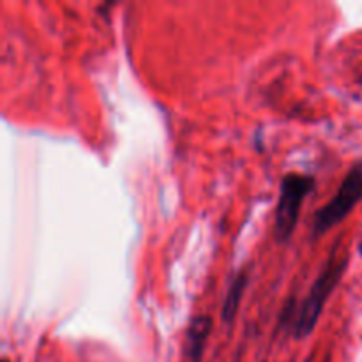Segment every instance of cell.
Wrapping results in <instances>:
<instances>
[{
	"mask_svg": "<svg viewBox=\"0 0 362 362\" xmlns=\"http://www.w3.org/2000/svg\"><path fill=\"white\" fill-rule=\"evenodd\" d=\"M336 251H338V246H334L327 264L324 265L320 274L317 276V279L313 281L303 303L293 311L285 310V318L292 317L290 331H292V336L296 339H304L313 332L329 296L334 292L336 286L341 281L343 274H345L346 265H349V257H339Z\"/></svg>",
	"mask_w": 362,
	"mask_h": 362,
	"instance_id": "6da1fadb",
	"label": "cell"
},
{
	"mask_svg": "<svg viewBox=\"0 0 362 362\" xmlns=\"http://www.w3.org/2000/svg\"><path fill=\"white\" fill-rule=\"evenodd\" d=\"M362 198V159L352 165L345 177H343L341 184H339L338 191L334 197L318 209L311 221V239L317 240L329 230L334 228L338 223H341L346 216L350 214L354 207L361 202Z\"/></svg>",
	"mask_w": 362,
	"mask_h": 362,
	"instance_id": "7a4b0ae2",
	"label": "cell"
},
{
	"mask_svg": "<svg viewBox=\"0 0 362 362\" xmlns=\"http://www.w3.org/2000/svg\"><path fill=\"white\" fill-rule=\"evenodd\" d=\"M315 187V177L310 173L288 172L279 184L278 207L274 214V237L278 243H286L292 237L299 221L304 198Z\"/></svg>",
	"mask_w": 362,
	"mask_h": 362,
	"instance_id": "3957f363",
	"label": "cell"
},
{
	"mask_svg": "<svg viewBox=\"0 0 362 362\" xmlns=\"http://www.w3.org/2000/svg\"><path fill=\"white\" fill-rule=\"evenodd\" d=\"M212 332L211 315H197L191 318L182 343V362H202L207 339Z\"/></svg>",
	"mask_w": 362,
	"mask_h": 362,
	"instance_id": "277c9868",
	"label": "cell"
},
{
	"mask_svg": "<svg viewBox=\"0 0 362 362\" xmlns=\"http://www.w3.org/2000/svg\"><path fill=\"white\" fill-rule=\"evenodd\" d=\"M247 281H250V269H243L240 272H237V276L230 283L221 308V320L226 322V324H232L233 318H235Z\"/></svg>",
	"mask_w": 362,
	"mask_h": 362,
	"instance_id": "5b68a950",
	"label": "cell"
},
{
	"mask_svg": "<svg viewBox=\"0 0 362 362\" xmlns=\"http://www.w3.org/2000/svg\"><path fill=\"white\" fill-rule=\"evenodd\" d=\"M2 362H11L9 359H2Z\"/></svg>",
	"mask_w": 362,
	"mask_h": 362,
	"instance_id": "8992f818",
	"label": "cell"
}]
</instances>
